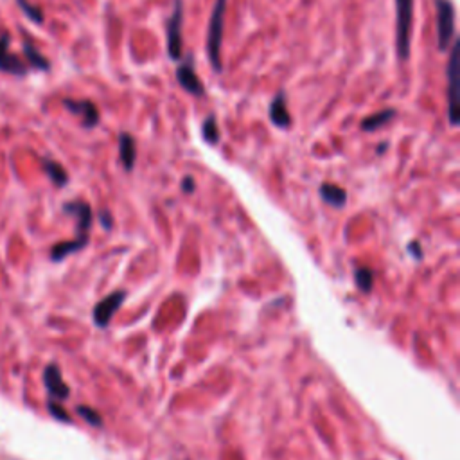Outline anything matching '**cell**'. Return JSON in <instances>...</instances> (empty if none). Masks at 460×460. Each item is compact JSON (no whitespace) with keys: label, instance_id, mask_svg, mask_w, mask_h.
Wrapping results in <instances>:
<instances>
[{"label":"cell","instance_id":"1","mask_svg":"<svg viewBox=\"0 0 460 460\" xmlns=\"http://www.w3.org/2000/svg\"><path fill=\"white\" fill-rule=\"evenodd\" d=\"M225 11H227V0H216L214 8H212L207 33V54L214 72L223 71V63H221V42H223Z\"/></svg>","mask_w":460,"mask_h":460},{"label":"cell","instance_id":"2","mask_svg":"<svg viewBox=\"0 0 460 460\" xmlns=\"http://www.w3.org/2000/svg\"><path fill=\"white\" fill-rule=\"evenodd\" d=\"M414 24V0H396V46L399 60L410 56V36Z\"/></svg>","mask_w":460,"mask_h":460},{"label":"cell","instance_id":"3","mask_svg":"<svg viewBox=\"0 0 460 460\" xmlns=\"http://www.w3.org/2000/svg\"><path fill=\"white\" fill-rule=\"evenodd\" d=\"M459 47L460 40L455 38L449 46V62L446 67V76H448V120L452 126L459 125V116H456V101H459Z\"/></svg>","mask_w":460,"mask_h":460},{"label":"cell","instance_id":"4","mask_svg":"<svg viewBox=\"0 0 460 460\" xmlns=\"http://www.w3.org/2000/svg\"><path fill=\"white\" fill-rule=\"evenodd\" d=\"M437 8V34H439V50L446 53L455 36V6L452 0H435Z\"/></svg>","mask_w":460,"mask_h":460},{"label":"cell","instance_id":"5","mask_svg":"<svg viewBox=\"0 0 460 460\" xmlns=\"http://www.w3.org/2000/svg\"><path fill=\"white\" fill-rule=\"evenodd\" d=\"M182 24H183V2L182 0H174V8L171 13L169 20H167V54L171 60L182 58Z\"/></svg>","mask_w":460,"mask_h":460},{"label":"cell","instance_id":"6","mask_svg":"<svg viewBox=\"0 0 460 460\" xmlns=\"http://www.w3.org/2000/svg\"><path fill=\"white\" fill-rule=\"evenodd\" d=\"M125 299L126 291L119 290L110 293L108 297H104L103 300H99V302L96 304V307H94V322H96V326L106 328L110 320L113 319V315H116V311L123 306Z\"/></svg>","mask_w":460,"mask_h":460},{"label":"cell","instance_id":"7","mask_svg":"<svg viewBox=\"0 0 460 460\" xmlns=\"http://www.w3.org/2000/svg\"><path fill=\"white\" fill-rule=\"evenodd\" d=\"M63 104H65V108L69 110V112H72L74 116L81 117L85 128H94V126L99 125V120H101L99 110H97V106L92 103V101L63 99Z\"/></svg>","mask_w":460,"mask_h":460},{"label":"cell","instance_id":"8","mask_svg":"<svg viewBox=\"0 0 460 460\" xmlns=\"http://www.w3.org/2000/svg\"><path fill=\"white\" fill-rule=\"evenodd\" d=\"M176 81H179L183 90L193 94V96H204L205 94L204 83H202V79L198 78V74L193 69L191 60H187L183 65L176 69Z\"/></svg>","mask_w":460,"mask_h":460},{"label":"cell","instance_id":"9","mask_svg":"<svg viewBox=\"0 0 460 460\" xmlns=\"http://www.w3.org/2000/svg\"><path fill=\"white\" fill-rule=\"evenodd\" d=\"M43 383H46V389L53 398L56 399H67L71 394V389L63 382L62 370H60L58 365H47L46 372H43Z\"/></svg>","mask_w":460,"mask_h":460},{"label":"cell","instance_id":"10","mask_svg":"<svg viewBox=\"0 0 460 460\" xmlns=\"http://www.w3.org/2000/svg\"><path fill=\"white\" fill-rule=\"evenodd\" d=\"M0 71L17 76H24L25 72H27V65L18 58L17 54L9 53L8 34H4V36L0 38Z\"/></svg>","mask_w":460,"mask_h":460},{"label":"cell","instance_id":"11","mask_svg":"<svg viewBox=\"0 0 460 460\" xmlns=\"http://www.w3.org/2000/svg\"><path fill=\"white\" fill-rule=\"evenodd\" d=\"M270 120L274 123L277 128L286 130L291 126V116L288 112V103H286V94L284 92H279L277 96L274 97V101L270 103Z\"/></svg>","mask_w":460,"mask_h":460},{"label":"cell","instance_id":"12","mask_svg":"<svg viewBox=\"0 0 460 460\" xmlns=\"http://www.w3.org/2000/svg\"><path fill=\"white\" fill-rule=\"evenodd\" d=\"M63 211L78 218V237H88L92 225V209L85 202H71L63 205Z\"/></svg>","mask_w":460,"mask_h":460},{"label":"cell","instance_id":"13","mask_svg":"<svg viewBox=\"0 0 460 460\" xmlns=\"http://www.w3.org/2000/svg\"><path fill=\"white\" fill-rule=\"evenodd\" d=\"M119 157L125 169L128 173L133 171L135 160H137V144H135V139L130 133H120L119 135Z\"/></svg>","mask_w":460,"mask_h":460},{"label":"cell","instance_id":"14","mask_svg":"<svg viewBox=\"0 0 460 460\" xmlns=\"http://www.w3.org/2000/svg\"><path fill=\"white\" fill-rule=\"evenodd\" d=\"M396 113L398 112H396L394 108H385L382 112H376L372 113V116L365 117V119L360 123V128L363 130V132H376V130L389 125L390 120L396 117Z\"/></svg>","mask_w":460,"mask_h":460},{"label":"cell","instance_id":"15","mask_svg":"<svg viewBox=\"0 0 460 460\" xmlns=\"http://www.w3.org/2000/svg\"><path fill=\"white\" fill-rule=\"evenodd\" d=\"M320 196L326 204L333 205L336 209H342L347 204V193L342 187L335 186V183H322L320 186Z\"/></svg>","mask_w":460,"mask_h":460},{"label":"cell","instance_id":"16","mask_svg":"<svg viewBox=\"0 0 460 460\" xmlns=\"http://www.w3.org/2000/svg\"><path fill=\"white\" fill-rule=\"evenodd\" d=\"M87 243H88V237H76L74 241H63V243H58V245L53 246V250H50V257H53V261H62V259H65L67 256H71V253L83 249Z\"/></svg>","mask_w":460,"mask_h":460},{"label":"cell","instance_id":"17","mask_svg":"<svg viewBox=\"0 0 460 460\" xmlns=\"http://www.w3.org/2000/svg\"><path fill=\"white\" fill-rule=\"evenodd\" d=\"M202 137H204V141L211 146H216L220 142L221 133H220V126H218V119H216L214 113L205 117L204 125H202Z\"/></svg>","mask_w":460,"mask_h":460},{"label":"cell","instance_id":"18","mask_svg":"<svg viewBox=\"0 0 460 460\" xmlns=\"http://www.w3.org/2000/svg\"><path fill=\"white\" fill-rule=\"evenodd\" d=\"M43 167H46V171H47V174L50 176V180H53V182L56 183L58 187L65 186V183L69 182V174H67V171L63 169V166L62 164H58V162L46 158V160H43Z\"/></svg>","mask_w":460,"mask_h":460},{"label":"cell","instance_id":"19","mask_svg":"<svg viewBox=\"0 0 460 460\" xmlns=\"http://www.w3.org/2000/svg\"><path fill=\"white\" fill-rule=\"evenodd\" d=\"M354 281L356 286L360 288L363 293H369L374 286V274L370 268H356L354 270Z\"/></svg>","mask_w":460,"mask_h":460},{"label":"cell","instance_id":"20","mask_svg":"<svg viewBox=\"0 0 460 460\" xmlns=\"http://www.w3.org/2000/svg\"><path fill=\"white\" fill-rule=\"evenodd\" d=\"M24 49H25V56H27V60H29L31 65L36 67V69H42V71H47V69H49V62H47V60L43 58L42 54L38 53L33 46L25 43Z\"/></svg>","mask_w":460,"mask_h":460},{"label":"cell","instance_id":"21","mask_svg":"<svg viewBox=\"0 0 460 460\" xmlns=\"http://www.w3.org/2000/svg\"><path fill=\"white\" fill-rule=\"evenodd\" d=\"M76 410H78V414L81 415V417H83L88 424H92V426H96V428L103 426V417H101V415L97 414L94 408L83 407V405H81V407H78Z\"/></svg>","mask_w":460,"mask_h":460},{"label":"cell","instance_id":"22","mask_svg":"<svg viewBox=\"0 0 460 460\" xmlns=\"http://www.w3.org/2000/svg\"><path fill=\"white\" fill-rule=\"evenodd\" d=\"M18 4H20V8L24 9L25 13H27V17L33 18V20L38 22V24H42L43 15H42V11H40V9L33 8V6H31L27 0H18Z\"/></svg>","mask_w":460,"mask_h":460},{"label":"cell","instance_id":"23","mask_svg":"<svg viewBox=\"0 0 460 460\" xmlns=\"http://www.w3.org/2000/svg\"><path fill=\"white\" fill-rule=\"evenodd\" d=\"M47 408H49L50 415H54V417H56V419H60V421H67V423H71V415L67 414V412L63 410L62 407H60L58 403L49 401V405H47Z\"/></svg>","mask_w":460,"mask_h":460},{"label":"cell","instance_id":"24","mask_svg":"<svg viewBox=\"0 0 460 460\" xmlns=\"http://www.w3.org/2000/svg\"><path fill=\"white\" fill-rule=\"evenodd\" d=\"M195 189H196L195 179H193V176H186V179L182 180V191L187 193V195H191V193H195Z\"/></svg>","mask_w":460,"mask_h":460},{"label":"cell","instance_id":"25","mask_svg":"<svg viewBox=\"0 0 460 460\" xmlns=\"http://www.w3.org/2000/svg\"><path fill=\"white\" fill-rule=\"evenodd\" d=\"M99 220H101V223H103V227L106 228V230H110V228H112V216H110V212L108 211H101L99 212Z\"/></svg>","mask_w":460,"mask_h":460},{"label":"cell","instance_id":"26","mask_svg":"<svg viewBox=\"0 0 460 460\" xmlns=\"http://www.w3.org/2000/svg\"><path fill=\"white\" fill-rule=\"evenodd\" d=\"M385 148H386V142H383V144L379 146V150H377V153H383V151H385Z\"/></svg>","mask_w":460,"mask_h":460}]
</instances>
